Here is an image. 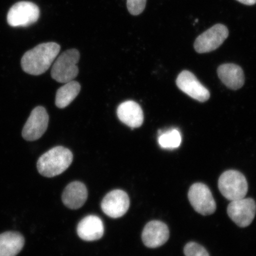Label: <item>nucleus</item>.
<instances>
[{"label": "nucleus", "instance_id": "4be33fe9", "mask_svg": "<svg viewBox=\"0 0 256 256\" xmlns=\"http://www.w3.org/2000/svg\"><path fill=\"white\" fill-rule=\"evenodd\" d=\"M248 6H252L256 4V0H236Z\"/></svg>", "mask_w": 256, "mask_h": 256}, {"label": "nucleus", "instance_id": "f03ea898", "mask_svg": "<svg viewBox=\"0 0 256 256\" xmlns=\"http://www.w3.org/2000/svg\"><path fill=\"white\" fill-rule=\"evenodd\" d=\"M72 160L73 154L69 149L62 146H56L38 159V170L44 177H55L65 172Z\"/></svg>", "mask_w": 256, "mask_h": 256}, {"label": "nucleus", "instance_id": "f257e3e1", "mask_svg": "<svg viewBox=\"0 0 256 256\" xmlns=\"http://www.w3.org/2000/svg\"><path fill=\"white\" fill-rule=\"evenodd\" d=\"M60 50V44L56 42L38 44L24 54L21 60L22 68L28 74H42L52 66Z\"/></svg>", "mask_w": 256, "mask_h": 256}, {"label": "nucleus", "instance_id": "20e7f679", "mask_svg": "<svg viewBox=\"0 0 256 256\" xmlns=\"http://www.w3.org/2000/svg\"><path fill=\"white\" fill-rule=\"evenodd\" d=\"M218 188L223 196L231 201L244 198L248 192L245 176L236 170L223 172L219 178Z\"/></svg>", "mask_w": 256, "mask_h": 256}, {"label": "nucleus", "instance_id": "6e6552de", "mask_svg": "<svg viewBox=\"0 0 256 256\" xmlns=\"http://www.w3.org/2000/svg\"><path fill=\"white\" fill-rule=\"evenodd\" d=\"M227 213L240 227L248 226L254 220L256 213V204L252 198L232 200L227 208Z\"/></svg>", "mask_w": 256, "mask_h": 256}, {"label": "nucleus", "instance_id": "6ab92c4d", "mask_svg": "<svg viewBox=\"0 0 256 256\" xmlns=\"http://www.w3.org/2000/svg\"><path fill=\"white\" fill-rule=\"evenodd\" d=\"M159 134L158 142L162 148L172 150L180 146L182 136L178 130L172 129Z\"/></svg>", "mask_w": 256, "mask_h": 256}, {"label": "nucleus", "instance_id": "aec40b11", "mask_svg": "<svg viewBox=\"0 0 256 256\" xmlns=\"http://www.w3.org/2000/svg\"><path fill=\"white\" fill-rule=\"evenodd\" d=\"M184 254L186 256H210L206 248L194 242H188L185 246Z\"/></svg>", "mask_w": 256, "mask_h": 256}, {"label": "nucleus", "instance_id": "7ed1b4c3", "mask_svg": "<svg viewBox=\"0 0 256 256\" xmlns=\"http://www.w3.org/2000/svg\"><path fill=\"white\" fill-rule=\"evenodd\" d=\"M80 58L78 50L72 49L64 51L53 64L51 70L52 78L60 83L72 81L78 74L79 70L76 64Z\"/></svg>", "mask_w": 256, "mask_h": 256}, {"label": "nucleus", "instance_id": "f8f14e48", "mask_svg": "<svg viewBox=\"0 0 256 256\" xmlns=\"http://www.w3.org/2000/svg\"><path fill=\"white\" fill-rule=\"evenodd\" d=\"M169 236V230L166 224L160 220H152L144 227L142 240L146 247L154 248L164 244Z\"/></svg>", "mask_w": 256, "mask_h": 256}, {"label": "nucleus", "instance_id": "ddd939ff", "mask_svg": "<svg viewBox=\"0 0 256 256\" xmlns=\"http://www.w3.org/2000/svg\"><path fill=\"white\" fill-rule=\"evenodd\" d=\"M76 232L80 238L84 241H96L100 239L104 234V223L100 218L88 216L79 222Z\"/></svg>", "mask_w": 256, "mask_h": 256}, {"label": "nucleus", "instance_id": "f3484780", "mask_svg": "<svg viewBox=\"0 0 256 256\" xmlns=\"http://www.w3.org/2000/svg\"><path fill=\"white\" fill-rule=\"evenodd\" d=\"M24 245V236L20 233H2L0 234V256H16L23 249Z\"/></svg>", "mask_w": 256, "mask_h": 256}, {"label": "nucleus", "instance_id": "a211bd4d", "mask_svg": "<svg viewBox=\"0 0 256 256\" xmlns=\"http://www.w3.org/2000/svg\"><path fill=\"white\" fill-rule=\"evenodd\" d=\"M65 84L58 90L56 94V104L60 108H65L71 104L81 90V86L78 82L72 80Z\"/></svg>", "mask_w": 256, "mask_h": 256}, {"label": "nucleus", "instance_id": "9b49d317", "mask_svg": "<svg viewBox=\"0 0 256 256\" xmlns=\"http://www.w3.org/2000/svg\"><path fill=\"white\" fill-rule=\"evenodd\" d=\"M176 84L180 90L194 100L204 102L210 98L209 90L201 84L193 73L186 70L178 76Z\"/></svg>", "mask_w": 256, "mask_h": 256}, {"label": "nucleus", "instance_id": "9d476101", "mask_svg": "<svg viewBox=\"0 0 256 256\" xmlns=\"http://www.w3.org/2000/svg\"><path fill=\"white\" fill-rule=\"evenodd\" d=\"M130 204V198L126 192L114 190L106 195L101 208L106 215L112 218H118L127 212Z\"/></svg>", "mask_w": 256, "mask_h": 256}, {"label": "nucleus", "instance_id": "2eb2a0df", "mask_svg": "<svg viewBox=\"0 0 256 256\" xmlns=\"http://www.w3.org/2000/svg\"><path fill=\"white\" fill-rule=\"evenodd\" d=\"M88 198V191L84 184L73 182L65 188L62 200L65 206L72 210H78L84 206Z\"/></svg>", "mask_w": 256, "mask_h": 256}, {"label": "nucleus", "instance_id": "423d86ee", "mask_svg": "<svg viewBox=\"0 0 256 256\" xmlns=\"http://www.w3.org/2000/svg\"><path fill=\"white\" fill-rule=\"evenodd\" d=\"M188 199L194 210L201 215L210 216L216 212L215 200L206 184L196 183L192 185L188 192Z\"/></svg>", "mask_w": 256, "mask_h": 256}, {"label": "nucleus", "instance_id": "39448f33", "mask_svg": "<svg viewBox=\"0 0 256 256\" xmlns=\"http://www.w3.org/2000/svg\"><path fill=\"white\" fill-rule=\"evenodd\" d=\"M40 14V8L34 3L20 2L16 3L10 9L8 22L12 27H28L36 23Z\"/></svg>", "mask_w": 256, "mask_h": 256}, {"label": "nucleus", "instance_id": "dca6fc26", "mask_svg": "<svg viewBox=\"0 0 256 256\" xmlns=\"http://www.w3.org/2000/svg\"><path fill=\"white\" fill-rule=\"evenodd\" d=\"M217 73L224 84L230 89L238 90L244 84V72L236 64H222L218 68Z\"/></svg>", "mask_w": 256, "mask_h": 256}, {"label": "nucleus", "instance_id": "4468645a", "mask_svg": "<svg viewBox=\"0 0 256 256\" xmlns=\"http://www.w3.org/2000/svg\"><path fill=\"white\" fill-rule=\"evenodd\" d=\"M117 115L122 122L132 129L140 127L144 122L142 107L132 100L121 104L118 108Z\"/></svg>", "mask_w": 256, "mask_h": 256}, {"label": "nucleus", "instance_id": "0eeeda50", "mask_svg": "<svg viewBox=\"0 0 256 256\" xmlns=\"http://www.w3.org/2000/svg\"><path fill=\"white\" fill-rule=\"evenodd\" d=\"M228 34L226 26L216 24L198 37L194 44V49L200 54L212 52L222 46Z\"/></svg>", "mask_w": 256, "mask_h": 256}, {"label": "nucleus", "instance_id": "1a4fd4ad", "mask_svg": "<svg viewBox=\"0 0 256 256\" xmlns=\"http://www.w3.org/2000/svg\"><path fill=\"white\" fill-rule=\"evenodd\" d=\"M49 123V115L42 106L35 108L26 122L22 130V136L28 142L40 138L46 133Z\"/></svg>", "mask_w": 256, "mask_h": 256}, {"label": "nucleus", "instance_id": "412c9836", "mask_svg": "<svg viewBox=\"0 0 256 256\" xmlns=\"http://www.w3.org/2000/svg\"><path fill=\"white\" fill-rule=\"evenodd\" d=\"M146 0H127V8L130 14L139 15L146 8Z\"/></svg>", "mask_w": 256, "mask_h": 256}]
</instances>
